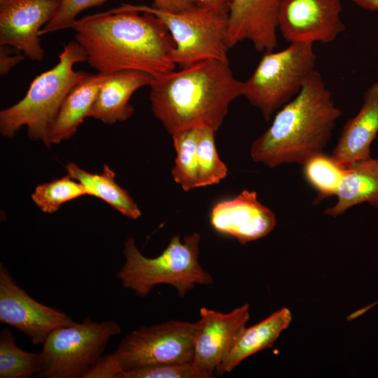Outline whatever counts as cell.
Listing matches in <instances>:
<instances>
[{"label": "cell", "mask_w": 378, "mask_h": 378, "mask_svg": "<svg viewBox=\"0 0 378 378\" xmlns=\"http://www.w3.org/2000/svg\"><path fill=\"white\" fill-rule=\"evenodd\" d=\"M72 29L86 62L99 73L137 70L157 77L176 68L171 34L150 13L113 8L76 20Z\"/></svg>", "instance_id": "cell-1"}, {"label": "cell", "mask_w": 378, "mask_h": 378, "mask_svg": "<svg viewBox=\"0 0 378 378\" xmlns=\"http://www.w3.org/2000/svg\"><path fill=\"white\" fill-rule=\"evenodd\" d=\"M149 86L153 113L172 134L197 125L217 131L230 104L242 96L243 81L228 62L209 59L154 77Z\"/></svg>", "instance_id": "cell-2"}, {"label": "cell", "mask_w": 378, "mask_h": 378, "mask_svg": "<svg viewBox=\"0 0 378 378\" xmlns=\"http://www.w3.org/2000/svg\"><path fill=\"white\" fill-rule=\"evenodd\" d=\"M341 114L316 70L300 92L277 111L269 128L252 143L251 157L271 168L283 164L302 165L312 155L323 152Z\"/></svg>", "instance_id": "cell-3"}, {"label": "cell", "mask_w": 378, "mask_h": 378, "mask_svg": "<svg viewBox=\"0 0 378 378\" xmlns=\"http://www.w3.org/2000/svg\"><path fill=\"white\" fill-rule=\"evenodd\" d=\"M52 69L36 76L25 96L0 112V133L11 138L22 127H27L30 139L48 146V133L65 98L88 73L76 71L74 65L86 62V55L75 40L69 42L58 55Z\"/></svg>", "instance_id": "cell-4"}, {"label": "cell", "mask_w": 378, "mask_h": 378, "mask_svg": "<svg viewBox=\"0 0 378 378\" xmlns=\"http://www.w3.org/2000/svg\"><path fill=\"white\" fill-rule=\"evenodd\" d=\"M200 235L192 233L174 236L167 248L155 258L144 256L130 237L125 242V262L116 276L122 286L136 295L145 298L159 284L172 286L178 297L183 298L196 284L213 281L210 273L198 262Z\"/></svg>", "instance_id": "cell-5"}, {"label": "cell", "mask_w": 378, "mask_h": 378, "mask_svg": "<svg viewBox=\"0 0 378 378\" xmlns=\"http://www.w3.org/2000/svg\"><path fill=\"white\" fill-rule=\"evenodd\" d=\"M198 323L169 320L142 326L125 335L116 349L104 354L85 378H118L137 368L192 363Z\"/></svg>", "instance_id": "cell-6"}, {"label": "cell", "mask_w": 378, "mask_h": 378, "mask_svg": "<svg viewBox=\"0 0 378 378\" xmlns=\"http://www.w3.org/2000/svg\"><path fill=\"white\" fill-rule=\"evenodd\" d=\"M118 10L148 12L166 26L174 43L172 58L184 67L215 59L228 62V12L197 4L182 13H171L144 5L124 4Z\"/></svg>", "instance_id": "cell-7"}, {"label": "cell", "mask_w": 378, "mask_h": 378, "mask_svg": "<svg viewBox=\"0 0 378 378\" xmlns=\"http://www.w3.org/2000/svg\"><path fill=\"white\" fill-rule=\"evenodd\" d=\"M313 45L291 43L280 51L265 52L251 76L243 81L242 96L269 122L292 100L316 71Z\"/></svg>", "instance_id": "cell-8"}, {"label": "cell", "mask_w": 378, "mask_h": 378, "mask_svg": "<svg viewBox=\"0 0 378 378\" xmlns=\"http://www.w3.org/2000/svg\"><path fill=\"white\" fill-rule=\"evenodd\" d=\"M120 332L116 321L96 322L89 316L81 323L55 329L42 344L36 376L85 378L104 355L109 340Z\"/></svg>", "instance_id": "cell-9"}, {"label": "cell", "mask_w": 378, "mask_h": 378, "mask_svg": "<svg viewBox=\"0 0 378 378\" xmlns=\"http://www.w3.org/2000/svg\"><path fill=\"white\" fill-rule=\"evenodd\" d=\"M0 322L22 332L34 344H43L55 329L76 322L65 312L31 298L0 263Z\"/></svg>", "instance_id": "cell-10"}, {"label": "cell", "mask_w": 378, "mask_h": 378, "mask_svg": "<svg viewBox=\"0 0 378 378\" xmlns=\"http://www.w3.org/2000/svg\"><path fill=\"white\" fill-rule=\"evenodd\" d=\"M341 0H281L278 30L289 43H328L344 31Z\"/></svg>", "instance_id": "cell-11"}, {"label": "cell", "mask_w": 378, "mask_h": 378, "mask_svg": "<svg viewBox=\"0 0 378 378\" xmlns=\"http://www.w3.org/2000/svg\"><path fill=\"white\" fill-rule=\"evenodd\" d=\"M200 314L192 365L200 378H210L246 328L249 306L228 313L202 307Z\"/></svg>", "instance_id": "cell-12"}, {"label": "cell", "mask_w": 378, "mask_h": 378, "mask_svg": "<svg viewBox=\"0 0 378 378\" xmlns=\"http://www.w3.org/2000/svg\"><path fill=\"white\" fill-rule=\"evenodd\" d=\"M60 0H0V45L10 46L32 61L45 52L39 31L56 13Z\"/></svg>", "instance_id": "cell-13"}, {"label": "cell", "mask_w": 378, "mask_h": 378, "mask_svg": "<svg viewBox=\"0 0 378 378\" xmlns=\"http://www.w3.org/2000/svg\"><path fill=\"white\" fill-rule=\"evenodd\" d=\"M210 223L216 232L244 244L271 232L276 218L258 200L256 192L244 190L232 199L218 202L211 209Z\"/></svg>", "instance_id": "cell-14"}, {"label": "cell", "mask_w": 378, "mask_h": 378, "mask_svg": "<svg viewBox=\"0 0 378 378\" xmlns=\"http://www.w3.org/2000/svg\"><path fill=\"white\" fill-rule=\"evenodd\" d=\"M281 0H233L228 12L230 48L249 41L258 52L277 46L278 17Z\"/></svg>", "instance_id": "cell-15"}, {"label": "cell", "mask_w": 378, "mask_h": 378, "mask_svg": "<svg viewBox=\"0 0 378 378\" xmlns=\"http://www.w3.org/2000/svg\"><path fill=\"white\" fill-rule=\"evenodd\" d=\"M377 134L378 83H374L365 91L358 113L344 124L331 156L344 168L368 159Z\"/></svg>", "instance_id": "cell-16"}, {"label": "cell", "mask_w": 378, "mask_h": 378, "mask_svg": "<svg viewBox=\"0 0 378 378\" xmlns=\"http://www.w3.org/2000/svg\"><path fill=\"white\" fill-rule=\"evenodd\" d=\"M154 77L144 71L122 70L108 74L101 85L88 117L113 125L130 118L134 108L132 95L139 88L150 85Z\"/></svg>", "instance_id": "cell-17"}, {"label": "cell", "mask_w": 378, "mask_h": 378, "mask_svg": "<svg viewBox=\"0 0 378 378\" xmlns=\"http://www.w3.org/2000/svg\"><path fill=\"white\" fill-rule=\"evenodd\" d=\"M291 320L290 311L283 307L259 323L245 328L216 368V374L223 375L230 372L248 357L271 347Z\"/></svg>", "instance_id": "cell-18"}, {"label": "cell", "mask_w": 378, "mask_h": 378, "mask_svg": "<svg viewBox=\"0 0 378 378\" xmlns=\"http://www.w3.org/2000/svg\"><path fill=\"white\" fill-rule=\"evenodd\" d=\"M108 74H88L67 94L48 133V146L71 138L88 117L98 90Z\"/></svg>", "instance_id": "cell-19"}, {"label": "cell", "mask_w": 378, "mask_h": 378, "mask_svg": "<svg viewBox=\"0 0 378 378\" xmlns=\"http://www.w3.org/2000/svg\"><path fill=\"white\" fill-rule=\"evenodd\" d=\"M336 196L326 215L335 218L362 203L378 208V158L370 157L346 167Z\"/></svg>", "instance_id": "cell-20"}, {"label": "cell", "mask_w": 378, "mask_h": 378, "mask_svg": "<svg viewBox=\"0 0 378 378\" xmlns=\"http://www.w3.org/2000/svg\"><path fill=\"white\" fill-rule=\"evenodd\" d=\"M65 169L68 175L83 186L87 195L104 200L129 218L137 219L141 216L137 204L115 182V174L108 166L104 165L101 174L90 173L71 162Z\"/></svg>", "instance_id": "cell-21"}, {"label": "cell", "mask_w": 378, "mask_h": 378, "mask_svg": "<svg viewBox=\"0 0 378 378\" xmlns=\"http://www.w3.org/2000/svg\"><path fill=\"white\" fill-rule=\"evenodd\" d=\"M192 126L172 134L176 152L172 176L185 191L200 187L197 174V149L202 128Z\"/></svg>", "instance_id": "cell-22"}, {"label": "cell", "mask_w": 378, "mask_h": 378, "mask_svg": "<svg viewBox=\"0 0 378 378\" xmlns=\"http://www.w3.org/2000/svg\"><path fill=\"white\" fill-rule=\"evenodd\" d=\"M302 166L305 180L317 192L314 204L336 195L346 168L337 164L331 155L324 152L318 153Z\"/></svg>", "instance_id": "cell-23"}, {"label": "cell", "mask_w": 378, "mask_h": 378, "mask_svg": "<svg viewBox=\"0 0 378 378\" xmlns=\"http://www.w3.org/2000/svg\"><path fill=\"white\" fill-rule=\"evenodd\" d=\"M39 369V352L19 348L13 333L6 328L0 333V378H29Z\"/></svg>", "instance_id": "cell-24"}, {"label": "cell", "mask_w": 378, "mask_h": 378, "mask_svg": "<svg viewBox=\"0 0 378 378\" xmlns=\"http://www.w3.org/2000/svg\"><path fill=\"white\" fill-rule=\"evenodd\" d=\"M87 195L83 186L69 175L38 185L31 195L34 202L44 213L52 214L62 204Z\"/></svg>", "instance_id": "cell-25"}, {"label": "cell", "mask_w": 378, "mask_h": 378, "mask_svg": "<svg viewBox=\"0 0 378 378\" xmlns=\"http://www.w3.org/2000/svg\"><path fill=\"white\" fill-rule=\"evenodd\" d=\"M216 132L204 126L200 132L197 149L200 187L218 183L227 174V168L219 158L215 146Z\"/></svg>", "instance_id": "cell-26"}, {"label": "cell", "mask_w": 378, "mask_h": 378, "mask_svg": "<svg viewBox=\"0 0 378 378\" xmlns=\"http://www.w3.org/2000/svg\"><path fill=\"white\" fill-rule=\"evenodd\" d=\"M108 0H60L54 16L39 31L42 35L72 28L77 15L89 8L99 6Z\"/></svg>", "instance_id": "cell-27"}, {"label": "cell", "mask_w": 378, "mask_h": 378, "mask_svg": "<svg viewBox=\"0 0 378 378\" xmlns=\"http://www.w3.org/2000/svg\"><path fill=\"white\" fill-rule=\"evenodd\" d=\"M118 378H200L192 363L146 366L124 372Z\"/></svg>", "instance_id": "cell-28"}, {"label": "cell", "mask_w": 378, "mask_h": 378, "mask_svg": "<svg viewBox=\"0 0 378 378\" xmlns=\"http://www.w3.org/2000/svg\"><path fill=\"white\" fill-rule=\"evenodd\" d=\"M8 46H1L0 47V75L1 76L7 74L14 66L20 63L25 55L20 52H15Z\"/></svg>", "instance_id": "cell-29"}, {"label": "cell", "mask_w": 378, "mask_h": 378, "mask_svg": "<svg viewBox=\"0 0 378 378\" xmlns=\"http://www.w3.org/2000/svg\"><path fill=\"white\" fill-rule=\"evenodd\" d=\"M199 4L198 0H153V7L171 13H182Z\"/></svg>", "instance_id": "cell-30"}, {"label": "cell", "mask_w": 378, "mask_h": 378, "mask_svg": "<svg viewBox=\"0 0 378 378\" xmlns=\"http://www.w3.org/2000/svg\"><path fill=\"white\" fill-rule=\"evenodd\" d=\"M199 5L229 12L233 0H198Z\"/></svg>", "instance_id": "cell-31"}, {"label": "cell", "mask_w": 378, "mask_h": 378, "mask_svg": "<svg viewBox=\"0 0 378 378\" xmlns=\"http://www.w3.org/2000/svg\"><path fill=\"white\" fill-rule=\"evenodd\" d=\"M362 8L369 10H378V0H351Z\"/></svg>", "instance_id": "cell-32"}]
</instances>
